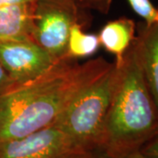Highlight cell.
<instances>
[{
    "label": "cell",
    "mask_w": 158,
    "mask_h": 158,
    "mask_svg": "<svg viewBox=\"0 0 158 158\" xmlns=\"http://www.w3.org/2000/svg\"><path fill=\"white\" fill-rule=\"evenodd\" d=\"M85 11L69 0H35L34 42L55 60L65 57L70 29L84 22Z\"/></svg>",
    "instance_id": "4"
},
{
    "label": "cell",
    "mask_w": 158,
    "mask_h": 158,
    "mask_svg": "<svg viewBox=\"0 0 158 158\" xmlns=\"http://www.w3.org/2000/svg\"><path fill=\"white\" fill-rule=\"evenodd\" d=\"M76 3L85 10H93L102 14H107L112 6L113 0H69Z\"/></svg>",
    "instance_id": "12"
},
{
    "label": "cell",
    "mask_w": 158,
    "mask_h": 158,
    "mask_svg": "<svg viewBox=\"0 0 158 158\" xmlns=\"http://www.w3.org/2000/svg\"><path fill=\"white\" fill-rule=\"evenodd\" d=\"M34 1L0 6V41H34Z\"/></svg>",
    "instance_id": "7"
},
{
    "label": "cell",
    "mask_w": 158,
    "mask_h": 158,
    "mask_svg": "<svg viewBox=\"0 0 158 158\" xmlns=\"http://www.w3.org/2000/svg\"><path fill=\"white\" fill-rule=\"evenodd\" d=\"M117 73L118 67L113 62L106 73L69 104L53 124L87 152L101 148L104 126Z\"/></svg>",
    "instance_id": "3"
},
{
    "label": "cell",
    "mask_w": 158,
    "mask_h": 158,
    "mask_svg": "<svg viewBox=\"0 0 158 158\" xmlns=\"http://www.w3.org/2000/svg\"><path fill=\"white\" fill-rule=\"evenodd\" d=\"M84 22L75 24L70 29L66 56L77 60L91 56L98 49L100 43L96 34L85 33Z\"/></svg>",
    "instance_id": "10"
},
{
    "label": "cell",
    "mask_w": 158,
    "mask_h": 158,
    "mask_svg": "<svg viewBox=\"0 0 158 158\" xmlns=\"http://www.w3.org/2000/svg\"><path fill=\"white\" fill-rule=\"evenodd\" d=\"M116 65L101 149L113 158H121L140 150L157 134L158 107L143 77L135 41Z\"/></svg>",
    "instance_id": "2"
},
{
    "label": "cell",
    "mask_w": 158,
    "mask_h": 158,
    "mask_svg": "<svg viewBox=\"0 0 158 158\" xmlns=\"http://www.w3.org/2000/svg\"><path fill=\"white\" fill-rule=\"evenodd\" d=\"M19 85H18L10 77V75L0 62V96L5 95L6 93L11 91Z\"/></svg>",
    "instance_id": "13"
},
{
    "label": "cell",
    "mask_w": 158,
    "mask_h": 158,
    "mask_svg": "<svg viewBox=\"0 0 158 158\" xmlns=\"http://www.w3.org/2000/svg\"><path fill=\"white\" fill-rule=\"evenodd\" d=\"M154 23L158 27V8H156V15H155V18H154Z\"/></svg>",
    "instance_id": "18"
},
{
    "label": "cell",
    "mask_w": 158,
    "mask_h": 158,
    "mask_svg": "<svg viewBox=\"0 0 158 158\" xmlns=\"http://www.w3.org/2000/svg\"><path fill=\"white\" fill-rule=\"evenodd\" d=\"M98 37L100 46L115 56L116 63H120L135 40L136 24L129 18H118L108 21Z\"/></svg>",
    "instance_id": "9"
},
{
    "label": "cell",
    "mask_w": 158,
    "mask_h": 158,
    "mask_svg": "<svg viewBox=\"0 0 158 158\" xmlns=\"http://www.w3.org/2000/svg\"><path fill=\"white\" fill-rule=\"evenodd\" d=\"M148 158H158V133L140 149Z\"/></svg>",
    "instance_id": "14"
},
{
    "label": "cell",
    "mask_w": 158,
    "mask_h": 158,
    "mask_svg": "<svg viewBox=\"0 0 158 158\" xmlns=\"http://www.w3.org/2000/svg\"><path fill=\"white\" fill-rule=\"evenodd\" d=\"M87 158H113L110 156L107 153H106L103 149L99 148V149H96L94 151L90 153L89 156Z\"/></svg>",
    "instance_id": "15"
},
{
    "label": "cell",
    "mask_w": 158,
    "mask_h": 158,
    "mask_svg": "<svg viewBox=\"0 0 158 158\" xmlns=\"http://www.w3.org/2000/svg\"><path fill=\"white\" fill-rule=\"evenodd\" d=\"M56 61L34 41H0V62L18 85L39 77Z\"/></svg>",
    "instance_id": "6"
},
{
    "label": "cell",
    "mask_w": 158,
    "mask_h": 158,
    "mask_svg": "<svg viewBox=\"0 0 158 158\" xmlns=\"http://www.w3.org/2000/svg\"><path fill=\"white\" fill-rule=\"evenodd\" d=\"M34 0H0V6L11 5V4H18V3H26V2H32Z\"/></svg>",
    "instance_id": "16"
},
{
    "label": "cell",
    "mask_w": 158,
    "mask_h": 158,
    "mask_svg": "<svg viewBox=\"0 0 158 158\" xmlns=\"http://www.w3.org/2000/svg\"><path fill=\"white\" fill-rule=\"evenodd\" d=\"M112 63L103 57L78 63L65 56L39 77L0 96V142L20 139L54 124L69 104Z\"/></svg>",
    "instance_id": "1"
},
{
    "label": "cell",
    "mask_w": 158,
    "mask_h": 158,
    "mask_svg": "<svg viewBox=\"0 0 158 158\" xmlns=\"http://www.w3.org/2000/svg\"><path fill=\"white\" fill-rule=\"evenodd\" d=\"M90 153L77 147L54 125L20 139L0 142V158H87Z\"/></svg>",
    "instance_id": "5"
},
{
    "label": "cell",
    "mask_w": 158,
    "mask_h": 158,
    "mask_svg": "<svg viewBox=\"0 0 158 158\" xmlns=\"http://www.w3.org/2000/svg\"><path fill=\"white\" fill-rule=\"evenodd\" d=\"M121 158H148L147 156H145L140 151V150H138V151H135V152L133 153H130L128 155H127V156H125Z\"/></svg>",
    "instance_id": "17"
},
{
    "label": "cell",
    "mask_w": 158,
    "mask_h": 158,
    "mask_svg": "<svg viewBox=\"0 0 158 158\" xmlns=\"http://www.w3.org/2000/svg\"><path fill=\"white\" fill-rule=\"evenodd\" d=\"M130 7L143 21L150 25L154 23L156 7H155L150 0H127Z\"/></svg>",
    "instance_id": "11"
},
{
    "label": "cell",
    "mask_w": 158,
    "mask_h": 158,
    "mask_svg": "<svg viewBox=\"0 0 158 158\" xmlns=\"http://www.w3.org/2000/svg\"><path fill=\"white\" fill-rule=\"evenodd\" d=\"M135 45L148 88L158 107V27L140 22L136 25Z\"/></svg>",
    "instance_id": "8"
}]
</instances>
